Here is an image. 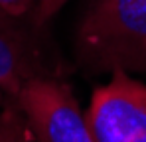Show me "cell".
<instances>
[{
	"instance_id": "obj_8",
	"label": "cell",
	"mask_w": 146,
	"mask_h": 142,
	"mask_svg": "<svg viewBox=\"0 0 146 142\" xmlns=\"http://www.w3.org/2000/svg\"><path fill=\"white\" fill-rule=\"evenodd\" d=\"M2 99H4V93L0 91V107H2Z\"/></svg>"
},
{
	"instance_id": "obj_3",
	"label": "cell",
	"mask_w": 146,
	"mask_h": 142,
	"mask_svg": "<svg viewBox=\"0 0 146 142\" xmlns=\"http://www.w3.org/2000/svg\"><path fill=\"white\" fill-rule=\"evenodd\" d=\"M87 122L97 142H146V85L115 69L91 97Z\"/></svg>"
},
{
	"instance_id": "obj_7",
	"label": "cell",
	"mask_w": 146,
	"mask_h": 142,
	"mask_svg": "<svg viewBox=\"0 0 146 142\" xmlns=\"http://www.w3.org/2000/svg\"><path fill=\"white\" fill-rule=\"evenodd\" d=\"M38 0H0V8L12 16H28Z\"/></svg>"
},
{
	"instance_id": "obj_4",
	"label": "cell",
	"mask_w": 146,
	"mask_h": 142,
	"mask_svg": "<svg viewBox=\"0 0 146 142\" xmlns=\"http://www.w3.org/2000/svg\"><path fill=\"white\" fill-rule=\"evenodd\" d=\"M30 14L12 16L0 8V91L12 101L34 79L55 77Z\"/></svg>"
},
{
	"instance_id": "obj_6",
	"label": "cell",
	"mask_w": 146,
	"mask_h": 142,
	"mask_svg": "<svg viewBox=\"0 0 146 142\" xmlns=\"http://www.w3.org/2000/svg\"><path fill=\"white\" fill-rule=\"evenodd\" d=\"M67 2H69V0H38L36 6H34V10L30 12L32 24H34L36 28L42 30V28H44Z\"/></svg>"
},
{
	"instance_id": "obj_1",
	"label": "cell",
	"mask_w": 146,
	"mask_h": 142,
	"mask_svg": "<svg viewBox=\"0 0 146 142\" xmlns=\"http://www.w3.org/2000/svg\"><path fill=\"white\" fill-rule=\"evenodd\" d=\"M77 49L97 69L146 67V0H97L79 26Z\"/></svg>"
},
{
	"instance_id": "obj_2",
	"label": "cell",
	"mask_w": 146,
	"mask_h": 142,
	"mask_svg": "<svg viewBox=\"0 0 146 142\" xmlns=\"http://www.w3.org/2000/svg\"><path fill=\"white\" fill-rule=\"evenodd\" d=\"M38 142H97L67 83L34 79L12 101Z\"/></svg>"
},
{
	"instance_id": "obj_5",
	"label": "cell",
	"mask_w": 146,
	"mask_h": 142,
	"mask_svg": "<svg viewBox=\"0 0 146 142\" xmlns=\"http://www.w3.org/2000/svg\"><path fill=\"white\" fill-rule=\"evenodd\" d=\"M0 142H34V134L16 105L0 113Z\"/></svg>"
}]
</instances>
